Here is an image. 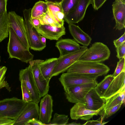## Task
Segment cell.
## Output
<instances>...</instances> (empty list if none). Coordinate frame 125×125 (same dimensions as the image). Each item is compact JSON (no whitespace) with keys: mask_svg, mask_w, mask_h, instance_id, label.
<instances>
[{"mask_svg":"<svg viewBox=\"0 0 125 125\" xmlns=\"http://www.w3.org/2000/svg\"><path fill=\"white\" fill-rule=\"evenodd\" d=\"M44 124L38 119L33 118L29 120L25 124V125H44Z\"/></svg>","mask_w":125,"mask_h":125,"instance_id":"obj_40","label":"cell"},{"mask_svg":"<svg viewBox=\"0 0 125 125\" xmlns=\"http://www.w3.org/2000/svg\"><path fill=\"white\" fill-rule=\"evenodd\" d=\"M109 122L103 121L100 117L96 120H88L84 124H82L84 125H104L107 124Z\"/></svg>","mask_w":125,"mask_h":125,"instance_id":"obj_36","label":"cell"},{"mask_svg":"<svg viewBox=\"0 0 125 125\" xmlns=\"http://www.w3.org/2000/svg\"><path fill=\"white\" fill-rule=\"evenodd\" d=\"M98 77L84 73H63L59 80L64 90L80 85L96 82Z\"/></svg>","mask_w":125,"mask_h":125,"instance_id":"obj_6","label":"cell"},{"mask_svg":"<svg viewBox=\"0 0 125 125\" xmlns=\"http://www.w3.org/2000/svg\"><path fill=\"white\" fill-rule=\"evenodd\" d=\"M86 46H81L76 51L60 56L51 75L52 78L64 73L74 63L78 61L87 49Z\"/></svg>","mask_w":125,"mask_h":125,"instance_id":"obj_7","label":"cell"},{"mask_svg":"<svg viewBox=\"0 0 125 125\" xmlns=\"http://www.w3.org/2000/svg\"><path fill=\"white\" fill-rule=\"evenodd\" d=\"M41 99L40 104L39 119L46 125L51 121L53 110V100L48 94Z\"/></svg>","mask_w":125,"mask_h":125,"instance_id":"obj_15","label":"cell"},{"mask_svg":"<svg viewBox=\"0 0 125 125\" xmlns=\"http://www.w3.org/2000/svg\"><path fill=\"white\" fill-rule=\"evenodd\" d=\"M40 39L41 41L44 45H46V39L45 37L42 36L41 35Z\"/></svg>","mask_w":125,"mask_h":125,"instance_id":"obj_44","label":"cell"},{"mask_svg":"<svg viewBox=\"0 0 125 125\" xmlns=\"http://www.w3.org/2000/svg\"><path fill=\"white\" fill-rule=\"evenodd\" d=\"M125 58H122L119 59V61L117 62L116 68L112 74L114 77L117 76L123 71L125 70Z\"/></svg>","mask_w":125,"mask_h":125,"instance_id":"obj_33","label":"cell"},{"mask_svg":"<svg viewBox=\"0 0 125 125\" xmlns=\"http://www.w3.org/2000/svg\"><path fill=\"white\" fill-rule=\"evenodd\" d=\"M7 68L5 66H0V89L5 87L9 92L11 91V87L5 79V74Z\"/></svg>","mask_w":125,"mask_h":125,"instance_id":"obj_30","label":"cell"},{"mask_svg":"<svg viewBox=\"0 0 125 125\" xmlns=\"http://www.w3.org/2000/svg\"><path fill=\"white\" fill-rule=\"evenodd\" d=\"M113 42L115 47L116 48L121 46L125 42V32L120 38L118 39L114 40Z\"/></svg>","mask_w":125,"mask_h":125,"instance_id":"obj_38","label":"cell"},{"mask_svg":"<svg viewBox=\"0 0 125 125\" xmlns=\"http://www.w3.org/2000/svg\"><path fill=\"white\" fill-rule=\"evenodd\" d=\"M39 108L38 103L32 101L27 103L17 118L14 125H25L29 120L39 119Z\"/></svg>","mask_w":125,"mask_h":125,"instance_id":"obj_12","label":"cell"},{"mask_svg":"<svg viewBox=\"0 0 125 125\" xmlns=\"http://www.w3.org/2000/svg\"><path fill=\"white\" fill-rule=\"evenodd\" d=\"M116 57L119 59L125 57V42L116 48Z\"/></svg>","mask_w":125,"mask_h":125,"instance_id":"obj_35","label":"cell"},{"mask_svg":"<svg viewBox=\"0 0 125 125\" xmlns=\"http://www.w3.org/2000/svg\"><path fill=\"white\" fill-rule=\"evenodd\" d=\"M9 38L7 52L9 58L17 59L28 63L33 59L34 55L22 43L13 29L9 27Z\"/></svg>","mask_w":125,"mask_h":125,"instance_id":"obj_1","label":"cell"},{"mask_svg":"<svg viewBox=\"0 0 125 125\" xmlns=\"http://www.w3.org/2000/svg\"><path fill=\"white\" fill-rule=\"evenodd\" d=\"M103 107L97 111H94L86 109L85 104L81 103L75 104L70 110L71 118L74 120L80 119L83 120H89L94 115L100 114Z\"/></svg>","mask_w":125,"mask_h":125,"instance_id":"obj_14","label":"cell"},{"mask_svg":"<svg viewBox=\"0 0 125 125\" xmlns=\"http://www.w3.org/2000/svg\"><path fill=\"white\" fill-rule=\"evenodd\" d=\"M44 61L41 59L32 60L29 62L31 66L34 80L41 98L47 94L50 86L48 82L42 75L40 65Z\"/></svg>","mask_w":125,"mask_h":125,"instance_id":"obj_10","label":"cell"},{"mask_svg":"<svg viewBox=\"0 0 125 125\" xmlns=\"http://www.w3.org/2000/svg\"><path fill=\"white\" fill-rule=\"evenodd\" d=\"M92 3V0H79L73 9L64 17V21L68 24L78 23L83 19L87 8Z\"/></svg>","mask_w":125,"mask_h":125,"instance_id":"obj_13","label":"cell"},{"mask_svg":"<svg viewBox=\"0 0 125 125\" xmlns=\"http://www.w3.org/2000/svg\"><path fill=\"white\" fill-rule=\"evenodd\" d=\"M97 82L85 83L74 86L64 90L66 98L69 102L85 104V97L91 89L95 88Z\"/></svg>","mask_w":125,"mask_h":125,"instance_id":"obj_9","label":"cell"},{"mask_svg":"<svg viewBox=\"0 0 125 125\" xmlns=\"http://www.w3.org/2000/svg\"><path fill=\"white\" fill-rule=\"evenodd\" d=\"M9 35L8 13L6 12L0 16V42L8 37Z\"/></svg>","mask_w":125,"mask_h":125,"instance_id":"obj_25","label":"cell"},{"mask_svg":"<svg viewBox=\"0 0 125 125\" xmlns=\"http://www.w3.org/2000/svg\"><path fill=\"white\" fill-rule=\"evenodd\" d=\"M122 104V103H121L112 107L104 113L102 117H100L102 120L103 121L104 118H107L116 113L120 109Z\"/></svg>","mask_w":125,"mask_h":125,"instance_id":"obj_34","label":"cell"},{"mask_svg":"<svg viewBox=\"0 0 125 125\" xmlns=\"http://www.w3.org/2000/svg\"><path fill=\"white\" fill-rule=\"evenodd\" d=\"M46 2L48 9L52 15L59 11L63 12L61 3H56L48 2Z\"/></svg>","mask_w":125,"mask_h":125,"instance_id":"obj_32","label":"cell"},{"mask_svg":"<svg viewBox=\"0 0 125 125\" xmlns=\"http://www.w3.org/2000/svg\"><path fill=\"white\" fill-rule=\"evenodd\" d=\"M121 1L123 3H125V0H116Z\"/></svg>","mask_w":125,"mask_h":125,"instance_id":"obj_46","label":"cell"},{"mask_svg":"<svg viewBox=\"0 0 125 125\" xmlns=\"http://www.w3.org/2000/svg\"><path fill=\"white\" fill-rule=\"evenodd\" d=\"M125 70L123 71L111 82L101 97L105 100L125 90Z\"/></svg>","mask_w":125,"mask_h":125,"instance_id":"obj_16","label":"cell"},{"mask_svg":"<svg viewBox=\"0 0 125 125\" xmlns=\"http://www.w3.org/2000/svg\"><path fill=\"white\" fill-rule=\"evenodd\" d=\"M14 120L7 118H0V125H14Z\"/></svg>","mask_w":125,"mask_h":125,"instance_id":"obj_39","label":"cell"},{"mask_svg":"<svg viewBox=\"0 0 125 125\" xmlns=\"http://www.w3.org/2000/svg\"><path fill=\"white\" fill-rule=\"evenodd\" d=\"M48 8L46 2L39 0L35 4L31 11V18L40 19L47 11Z\"/></svg>","mask_w":125,"mask_h":125,"instance_id":"obj_24","label":"cell"},{"mask_svg":"<svg viewBox=\"0 0 125 125\" xmlns=\"http://www.w3.org/2000/svg\"><path fill=\"white\" fill-rule=\"evenodd\" d=\"M31 20L33 25L36 29L38 28L41 25L40 20L39 19L31 18Z\"/></svg>","mask_w":125,"mask_h":125,"instance_id":"obj_42","label":"cell"},{"mask_svg":"<svg viewBox=\"0 0 125 125\" xmlns=\"http://www.w3.org/2000/svg\"><path fill=\"white\" fill-rule=\"evenodd\" d=\"M68 28L70 33L78 43L86 47L89 45L92 40L91 38L78 26L70 23L68 24Z\"/></svg>","mask_w":125,"mask_h":125,"instance_id":"obj_21","label":"cell"},{"mask_svg":"<svg viewBox=\"0 0 125 125\" xmlns=\"http://www.w3.org/2000/svg\"><path fill=\"white\" fill-rule=\"evenodd\" d=\"M27 103L15 97L0 100V118L15 120Z\"/></svg>","mask_w":125,"mask_h":125,"instance_id":"obj_3","label":"cell"},{"mask_svg":"<svg viewBox=\"0 0 125 125\" xmlns=\"http://www.w3.org/2000/svg\"><path fill=\"white\" fill-rule=\"evenodd\" d=\"M85 101L86 109L97 111L103 107L105 103V100L101 97L94 88L87 93L85 97Z\"/></svg>","mask_w":125,"mask_h":125,"instance_id":"obj_19","label":"cell"},{"mask_svg":"<svg viewBox=\"0 0 125 125\" xmlns=\"http://www.w3.org/2000/svg\"><path fill=\"white\" fill-rule=\"evenodd\" d=\"M37 30L41 35L51 40H58L66 34L65 28L64 25L59 27L41 24Z\"/></svg>","mask_w":125,"mask_h":125,"instance_id":"obj_17","label":"cell"},{"mask_svg":"<svg viewBox=\"0 0 125 125\" xmlns=\"http://www.w3.org/2000/svg\"><path fill=\"white\" fill-rule=\"evenodd\" d=\"M8 0H0V16L7 11V5Z\"/></svg>","mask_w":125,"mask_h":125,"instance_id":"obj_41","label":"cell"},{"mask_svg":"<svg viewBox=\"0 0 125 125\" xmlns=\"http://www.w3.org/2000/svg\"><path fill=\"white\" fill-rule=\"evenodd\" d=\"M57 58H53L44 61L40 65L42 73L47 80L49 82L52 78L51 75L57 63Z\"/></svg>","mask_w":125,"mask_h":125,"instance_id":"obj_23","label":"cell"},{"mask_svg":"<svg viewBox=\"0 0 125 125\" xmlns=\"http://www.w3.org/2000/svg\"><path fill=\"white\" fill-rule=\"evenodd\" d=\"M31 9L23 11L24 22L30 48L35 51L42 50L46 47L41 41V35L33 25L31 22Z\"/></svg>","mask_w":125,"mask_h":125,"instance_id":"obj_5","label":"cell"},{"mask_svg":"<svg viewBox=\"0 0 125 125\" xmlns=\"http://www.w3.org/2000/svg\"><path fill=\"white\" fill-rule=\"evenodd\" d=\"M107 0H92V4L94 9L98 10Z\"/></svg>","mask_w":125,"mask_h":125,"instance_id":"obj_37","label":"cell"},{"mask_svg":"<svg viewBox=\"0 0 125 125\" xmlns=\"http://www.w3.org/2000/svg\"><path fill=\"white\" fill-rule=\"evenodd\" d=\"M55 46L59 52L60 56L79 50L81 47L74 39L69 38L58 40L56 43Z\"/></svg>","mask_w":125,"mask_h":125,"instance_id":"obj_20","label":"cell"},{"mask_svg":"<svg viewBox=\"0 0 125 125\" xmlns=\"http://www.w3.org/2000/svg\"><path fill=\"white\" fill-rule=\"evenodd\" d=\"M80 123H77L75 122H73L70 123H68L66 125H81Z\"/></svg>","mask_w":125,"mask_h":125,"instance_id":"obj_45","label":"cell"},{"mask_svg":"<svg viewBox=\"0 0 125 125\" xmlns=\"http://www.w3.org/2000/svg\"><path fill=\"white\" fill-rule=\"evenodd\" d=\"M110 70V68L107 65L101 62L78 60L66 71L67 72L84 73L98 77L106 75Z\"/></svg>","mask_w":125,"mask_h":125,"instance_id":"obj_2","label":"cell"},{"mask_svg":"<svg viewBox=\"0 0 125 125\" xmlns=\"http://www.w3.org/2000/svg\"><path fill=\"white\" fill-rule=\"evenodd\" d=\"M108 47L103 43L96 42L87 49L78 60L94 62H101L108 60L110 54Z\"/></svg>","mask_w":125,"mask_h":125,"instance_id":"obj_4","label":"cell"},{"mask_svg":"<svg viewBox=\"0 0 125 125\" xmlns=\"http://www.w3.org/2000/svg\"><path fill=\"white\" fill-rule=\"evenodd\" d=\"M20 82L23 101L26 103L32 101L31 94L25 82L23 81H21Z\"/></svg>","mask_w":125,"mask_h":125,"instance_id":"obj_31","label":"cell"},{"mask_svg":"<svg viewBox=\"0 0 125 125\" xmlns=\"http://www.w3.org/2000/svg\"><path fill=\"white\" fill-rule=\"evenodd\" d=\"M39 20L41 25H47L59 27L62 26L55 20L48 9L47 12Z\"/></svg>","mask_w":125,"mask_h":125,"instance_id":"obj_27","label":"cell"},{"mask_svg":"<svg viewBox=\"0 0 125 125\" xmlns=\"http://www.w3.org/2000/svg\"><path fill=\"white\" fill-rule=\"evenodd\" d=\"M8 17L9 27L13 29L24 47L29 50L30 46L22 17L18 15L14 11H9Z\"/></svg>","mask_w":125,"mask_h":125,"instance_id":"obj_8","label":"cell"},{"mask_svg":"<svg viewBox=\"0 0 125 125\" xmlns=\"http://www.w3.org/2000/svg\"><path fill=\"white\" fill-rule=\"evenodd\" d=\"M112 11L116 30H121L125 27V3L115 0L113 3Z\"/></svg>","mask_w":125,"mask_h":125,"instance_id":"obj_18","label":"cell"},{"mask_svg":"<svg viewBox=\"0 0 125 125\" xmlns=\"http://www.w3.org/2000/svg\"><path fill=\"white\" fill-rule=\"evenodd\" d=\"M63 0H45V2H50L56 3H60Z\"/></svg>","mask_w":125,"mask_h":125,"instance_id":"obj_43","label":"cell"},{"mask_svg":"<svg viewBox=\"0 0 125 125\" xmlns=\"http://www.w3.org/2000/svg\"><path fill=\"white\" fill-rule=\"evenodd\" d=\"M19 75V80L24 81L30 91L32 101L38 103L41 98L36 88L31 65L29 64L25 69L20 70Z\"/></svg>","mask_w":125,"mask_h":125,"instance_id":"obj_11","label":"cell"},{"mask_svg":"<svg viewBox=\"0 0 125 125\" xmlns=\"http://www.w3.org/2000/svg\"><path fill=\"white\" fill-rule=\"evenodd\" d=\"M114 78L112 74L108 75L100 82L97 84L95 89L97 94L101 97Z\"/></svg>","mask_w":125,"mask_h":125,"instance_id":"obj_26","label":"cell"},{"mask_svg":"<svg viewBox=\"0 0 125 125\" xmlns=\"http://www.w3.org/2000/svg\"><path fill=\"white\" fill-rule=\"evenodd\" d=\"M69 119L68 115L55 113L52 119L46 125H66L68 123Z\"/></svg>","mask_w":125,"mask_h":125,"instance_id":"obj_28","label":"cell"},{"mask_svg":"<svg viewBox=\"0 0 125 125\" xmlns=\"http://www.w3.org/2000/svg\"><path fill=\"white\" fill-rule=\"evenodd\" d=\"M79 0H63L61 3L65 17L72 11Z\"/></svg>","mask_w":125,"mask_h":125,"instance_id":"obj_29","label":"cell"},{"mask_svg":"<svg viewBox=\"0 0 125 125\" xmlns=\"http://www.w3.org/2000/svg\"><path fill=\"white\" fill-rule=\"evenodd\" d=\"M125 90L105 100V103L101 110L99 115L102 117L110 108L119 103H125Z\"/></svg>","mask_w":125,"mask_h":125,"instance_id":"obj_22","label":"cell"}]
</instances>
